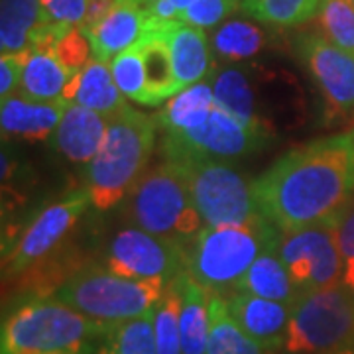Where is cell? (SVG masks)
<instances>
[{
	"label": "cell",
	"instance_id": "9a60e30c",
	"mask_svg": "<svg viewBox=\"0 0 354 354\" xmlns=\"http://www.w3.org/2000/svg\"><path fill=\"white\" fill-rule=\"evenodd\" d=\"M109 130V116L85 109L77 102L65 106L51 142L55 150L69 162L88 165L99 153Z\"/></svg>",
	"mask_w": 354,
	"mask_h": 354
},
{
	"label": "cell",
	"instance_id": "f35d334b",
	"mask_svg": "<svg viewBox=\"0 0 354 354\" xmlns=\"http://www.w3.org/2000/svg\"><path fill=\"white\" fill-rule=\"evenodd\" d=\"M81 354H91V351H88V353H81Z\"/></svg>",
	"mask_w": 354,
	"mask_h": 354
},
{
	"label": "cell",
	"instance_id": "8992f818",
	"mask_svg": "<svg viewBox=\"0 0 354 354\" xmlns=\"http://www.w3.org/2000/svg\"><path fill=\"white\" fill-rule=\"evenodd\" d=\"M164 279H132L106 266L85 264L55 291V297L102 327L152 315L164 297Z\"/></svg>",
	"mask_w": 354,
	"mask_h": 354
},
{
	"label": "cell",
	"instance_id": "f1b7e54d",
	"mask_svg": "<svg viewBox=\"0 0 354 354\" xmlns=\"http://www.w3.org/2000/svg\"><path fill=\"white\" fill-rule=\"evenodd\" d=\"M177 276L167 283L164 297L153 309V339H156L158 354H183L181 327H179L181 288Z\"/></svg>",
	"mask_w": 354,
	"mask_h": 354
},
{
	"label": "cell",
	"instance_id": "e0dca14e",
	"mask_svg": "<svg viewBox=\"0 0 354 354\" xmlns=\"http://www.w3.org/2000/svg\"><path fill=\"white\" fill-rule=\"evenodd\" d=\"M67 104L65 101H38L18 91L2 99L0 104L2 134L34 142L51 138Z\"/></svg>",
	"mask_w": 354,
	"mask_h": 354
},
{
	"label": "cell",
	"instance_id": "1f68e13d",
	"mask_svg": "<svg viewBox=\"0 0 354 354\" xmlns=\"http://www.w3.org/2000/svg\"><path fill=\"white\" fill-rule=\"evenodd\" d=\"M53 51H55L59 64L64 65L65 71L71 77L81 73L87 67L88 62L95 57L91 39L79 26L67 28L64 34L59 36V39L55 41Z\"/></svg>",
	"mask_w": 354,
	"mask_h": 354
},
{
	"label": "cell",
	"instance_id": "52a82bcc",
	"mask_svg": "<svg viewBox=\"0 0 354 354\" xmlns=\"http://www.w3.org/2000/svg\"><path fill=\"white\" fill-rule=\"evenodd\" d=\"M124 218L158 239L187 242L203 227L183 169L165 160L140 177L127 197Z\"/></svg>",
	"mask_w": 354,
	"mask_h": 354
},
{
	"label": "cell",
	"instance_id": "484cf974",
	"mask_svg": "<svg viewBox=\"0 0 354 354\" xmlns=\"http://www.w3.org/2000/svg\"><path fill=\"white\" fill-rule=\"evenodd\" d=\"M91 354H158L153 339V313L106 329L95 342Z\"/></svg>",
	"mask_w": 354,
	"mask_h": 354
},
{
	"label": "cell",
	"instance_id": "5b68a950",
	"mask_svg": "<svg viewBox=\"0 0 354 354\" xmlns=\"http://www.w3.org/2000/svg\"><path fill=\"white\" fill-rule=\"evenodd\" d=\"M215 102L244 124L276 136L279 128L304 120V95L297 81L258 65L225 67L213 79Z\"/></svg>",
	"mask_w": 354,
	"mask_h": 354
},
{
	"label": "cell",
	"instance_id": "44dd1931",
	"mask_svg": "<svg viewBox=\"0 0 354 354\" xmlns=\"http://www.w3.org/2000/svg\"><path fill=\"white\" fill-rule=\"evenodd\" d=\"M177 279H179V288H181V309H179L181 348H183V354H205L207 353V337H209V295H211V291L191 278L185 270L179 272Z\"/></svg>",
	"mask_w": 354,
	"mask_h": 354
},
{
	"label": "cell",
	"instance_id": "4fadbf2b",
	"mask_svg": "<svg viewBox=\"0 0 354 354\" xmlns=\"http://www.w3.org/2000/svg\"><path fill=\"white\" fill-rule=\"evenodd\" d=\"M301 64L337 114L354 113V53L335 46L323 34H301L295 41Z\"/></svg>",
	"mask_w": 354,
	"mask_h": 354
},
{
	"label": "cell",
	"instance_id": "3957f363",
	"mask_svg": "<svg viewBox=\"0 0 354 354\" xmlns=\"http://www.w3.org/2000/svg\"><path fill=\"white\" fill-rule=\"evenodd\" d=\"M104 330L55 295H30L4 317L0 354L88 353Z\"/></svg>",
	"mask_w": 354,
	"mask_h": 354
},
{
	"label": "cell",
	"instance_id": "836d02e7",
	"mask_svg": "<svg viewBox=\"0 0 354 354\" xmlns=\"http://www.w3.org/2000/svg\"><path fill=\"white\" fill-rule=\"evenodd\" d=\"M51 22L62 26H81L85 18L87 0H39Z\"/></svg>",
	"mask_w": 354,
	"mask_h": 354
},
{
	"label": "cell",
	"instance_id": "603a6c76",
	"mask_svg": "<svg viewBox=\"0 0 354 354\" xmlns=\"http://www.w3.org/2000/svg\"><path fill=\"white\" fill-rule=\"evenodd\" d=\"M234 291H246L288 305L293 304L301 293V290L293 283L286 264L281 262L278 248H268L260 254Z\"/></svg>",
	"mask_w": 354,
	"mask_h": 354
},
{
	"label": "cell",
	"instance_id": "5bb4252c",
	"mask_svg": "<svg viewBox=\"0 0 354 354\" xmlns=\"http://www.w3.org/2000/svg\"><path fill=\"white\" fill-rule=\"evenodd\" d=\"M225 297L234 321L266 351L276 353L286 344L291 305L264 299L246 291H230Z\"/></svg>",
	"mask_w": 354,
	"mask_h": 354
},
{
	"label": "cell",
	"instance_id": "d6a6232c",
	"mask_svg": "<svg viewBox=\"0 0 354 354\" xmlns=\"http://www.w3.org/2000/svg\"><path fill=\"white\" fill-rule=\"evenodd\" d=\"M242 0H195L187 10L181 12V22L195 28H215L239 10Z\"/></svg>",
	"mask_w": 354,
	"mask_h": 354
},
{
	"label": "cell",
	"instance_id": "74e56055",
	"mask_svg": "<svg viewBox=\"0 0 354 354\" xmlns=\"http://www.w3.org/2000/svg\"><path fill=\"white\" fill-rule=\"evenodd\" d=\"M342 283L354 290V258L344 264V278H342Z\"/></svg>",
	"mask_w": 354,
	"mask_h": 354
},
{
	"label": "cell",
	"instance_id": "ba28073f",
	"mask_svg": "<svg viewBox=\"0 0 354 354\" xmlns=\"http://www.w3.org/2000/svg\"><path fill=\"white\" fill-rule=\"evenodd\" d=\"M187 177L191 197L205 227L246 225L262 216L254 195V179L221 160L174 162Z\"/></svg>",
	"mask_w": 354,
	"mask_h": 354
},
{
	"label": "cell",
	"instance_id": "6da1fadb",
	"mask_svg": "<svg viewBox=\"0 0 354 354\" xmlns=\"http://www.w3.org/2000/svg\"><path fill=\"white\" fill-rule=\"evenodd\" d=\"M260 213L281 232L333 223L354 197V132L304 144L254 179Z\"/></svg>",
	"mask_w": 354,
	"mask_h": 354
},
{
	"label": "cell",
	"instance_id": "8d00e7d4",
	"mask_svg": "<svg viewBox=\"0 0 354 354\" xmlns=\"http://www.w3.org/2000/svg\"><path fill=\"white\" fill-rule=\"evenodd\" d=\"M114 0H87V8H85V18L83 24L79 26L87 36H91L101 22L109 16V12L113 10Z\"/></svg>",
	"mask_w": 354,
	"mask_h": 354
},
{
	"label": "cell",
	"instance_id": "ab89813d",
	"mask_svg": "<svg viewBox=\"0 0 354 354\" xmlns=\"http://www.w3.org/2000/svg\"><path fill=\"white\" fill-rule=\"evenodd\" d=\"M268 354H276V353H268Z\"/></svg>",
	"mask_w": 354,
	"mask_h": 354
},
{
	"label": "cell",
	"instance_id": "9c48e42d",
	"mask_svg": "<svg viewBox=\"0 0 354 354\" xmlns=\"http://www.w3.org/2000/svg\"><path fill=\"white\" fill-rule=\"evenodd\" d=\"M274 136L244 124L236 116L215 104L201 127L183 132H165L162 153L169 162L221 160L232 162L260 152Z\"/></svg>",
	"mask_w": 354,
	"mask_h": 354
},
{
	"label": "cell",
	"instance_id": "d4e9b609",
	"mask_svg": "<svg viewBox=\"0 0 354 354\" xmlns=\"http://www.w3.org/2000/svg\"><path fill=\"white\" fill-rule=\"evenodd\" d=\"M262 344L234 321L228 311L227 297L211 291L209 295V337L205 354H268Z\"/></svg>",
	"mask_w": 354,
	"mask_h": 354
},
{
	"label": "cell",
	"instance_id": "e575fe53",
	"mask_svg": "<svg viewBox=\"0 0 354 354\" xmlns=\"http://www.w3.org/2000/svg\"><path fill=\"white\" fill-rule=\"evenodd\" d=\"M335 234L344 264L354 258V197L335 218Z\"/></svg>",
	"mask_w": 354,
	"mask_h": 354
},
{
	"label": "cell",
	"instance_id": "60d3db41",
	"mask_svg": "<svg viewBox=\"0 0 354 354\" xmlns=\"http://www.w3.org/2000/svg\"><path fill=\"white\" fill-rule=\"evenodd\" d=\"M353 2H354V0H353Z\"/></svg>",
	"mask_w": 354,
	"mask_h": 354
},
{
	"label": "cell",
	"instance_id": "f546056e",
	"mask_svg": "<svg viewBox=\"0 0 354 354\" xmlns=\"http://www.w3.org/2000/svg\"><path fill=\"white\" fill-rule=\"evenodd\" d=\"M321 34L342 50L354 53V2L323 0L317 12Z\"/></svg>",
	"mask_w": 354,
	"mask_h": 354
},
{
	"label": "cell",
	"instance_id": "4316f807",
	"mask_svg": "<svg viewBox=\"0 0 354 354\" xmlns=\"http://www.w3.org/2000/svg\"><path fill=\"white\" fill-rule=\"evenodd\" d=\"M266 34L246 20H227L213 34V51L223 62H246L264 50Z\"/></svg>",
	"mask_w": 354,
	"mask_h": 354
},
{
	"label": "cell",
	"instance_id": "cb8c5ba5",
	"mask_svg": "<svg viewBox=\"0 0 354 354\" xmlns=\"http://www.w3.org/2000/svg\"><path fill=\"white\" fill-rule=\"evenodd\" d=\"M73 102L95 113L113 116L127 106V97L118 88L109 62L93 57L87 67L77 75V91Z\"/></svg>",
	"mask_w": 354,
	"mask_h": 354
},
{
	"label": "cell",
	"instance_id": "4dcf8cb0",
	"mask_svg": "<svg viewBox=\"0 0 354 354\" xmlns=\"http://www.w3.org/2000/svg\"><path fill=\"white\" fill-rule=\"evenodd\" d=\"M113 77L122 95L130 101L148 106V93H146V73H144V59L140 44L118 53L111 62Z\"/></svg>",
	"mask_w": 354,
	"mask_h": 354
},
{
	"label": "cell",
	"instance_id": "7402d4cb",
	"mask_svg": "<svg viewBox=\"0 0 354 354\" xmlns=\"http://www.w3.org/2000/svg\"><path fill=\"white\" fill-rule=\"evenodd\" d=\"M215 91L209 81H199L183 87L169 101H165L162 111L156 114L158 127L164 132H183L201 127L215 109Z\"/></svg>",
	"mask_w": 354,
	"mask_h": 354
},
{
	"label": "cell",
	"instance_id": "d6986e66",
	"mask_svg": "<svg viewBox=\"0 0 354 354\" xmlns=\"http://www.w3.org/2000/svg\"><path fill=\"white\" fill-rule=\"evenodd\" d=\"M51 22L39 0H2L0 2V51L20 55L32 48L34 36Z\"/></svg>",
	"mask_w": 354,
	"mask_h": 354
},
{
	"label": "cell",
	"instance_id": "8fae6325",
	"mask_svg": "<svg viewBox=\"0 0 354 354\" xmlns=\"http://www.w3.org/2000/svg\"><path fill=\"white\" fill-rule=\"evenodd\" d=\"M91 197L87 189L73 191L65 199L51 203L34 216L8 250H4L2 272L6 278L24 274L28 268L46 260L75 227L77 221L88 209Z\"/></svg>",
	"mask_w": 354,
	"mask_h": 354
},
{
	"label": "cell",
	"instance_id": "ac0fdd59",
	"mask_svg": "<svg viewBox=\"0 0 354 354\" xmlns=\"http://www.w3.org/2000/svg\"><path fill=\"white\" fill-rule=\"evenodd\" d=\"M167 41H169L171 64H174L179 91L193 83H199L209 75L213 59H211L209 39L203 28L176 22L167 32Z\"/></svg>",
	"mask_w": 354,
	"mask_h": 354
},
{
	"label": "cell",
	"instance_id": "2e32d148",
	"mask_svg": "<svg viewBox=\"0 0 354 354\" xmlns=\"http://www.w3.org/2000/svg\"><path fill=\"white\" fill-rule=\"evenodd\" d=\"M150 16L142 0H114L113 10L88 36L95 57L111 64L118 53L136 46L148 30Z\"/></svg>",
	"mask_w": 354,
	"mask_h": 354
},
{
	"label": "cell",
	"instance_id": "30bf717a",
	"mask_svg": "<svg viewBox=\"0 0 354 354\" xmlns=\"http://www.w3.org/2000/svg\"><path fill=\"white\" fill-rule=\"evenodd\" d=\"M278 254L293 283L301 291L323 290L342 283L344 258L337 244L335 221L283 232Z\"/></svg>",
	"mask_w": 354,
	"mask_h": 354
},
{
	"label": "cell",
	"instance_id": "7c38bea8",
	"mask_svg": "<svg viewBox=\"0 0 354 354\" xmlns=\"http://www.w3.org/2000/svg\"><path fill=\"white\" fill-rule=\"evenodd\" d=\"M104 266L124 278L164 279L169 283L185 270L183 244L158 239L142 228H124L109 244Z\"/></svg>",
	"mask_w": 354,
	"mask_h": 354
},
{
	"label": "cell",
	"instance_id": "d590c367",
	"mask_svg": "<svg viewBox=\"0 0 354 354\" xmlns=\"http://www.w3.org/2000/svg\"><path fill=\"white\" fill-rule=\"evenodd\" d=\"M22 62H24V53L0 57V99H8L14 93H18L16 88H20Z\"/></svg>",
	"mask_w": 354,
	"mask_h": 354
},
{
	"label": "cell",
	"instance_id": "ffe728a7",
	"mask_svg": "<svg viewBox=\"0 0 354 354\" xmlns=\"http://www.w3.org/2000/svg\"><path fill=\"white\" fill-rule=\"evenodd\" d=\"M69 79L53 48H30L24 53L20 93L38 101H64Z\"/></svg>",
	"mask_w": 354,
	"mask_h": 354
},
{
	"label": "cell",
	"instance_id": "277c9868",
	"mask_svg": "<svg viewBox=\"0 0 354 354\" xmlns=\"http://www.w3.org/2000/svg\"><path fill=\"white\" fill-rule=\"evenodd\" d=\"M281 234L264 215L246 225L203 227L183 242L185 272L203 288L227 295L236 290L260 254L278 248Z\"/></svg>",
	"mask_w": 354,
	"mask_h": 354
},
{
	"label": "cell",
	"instance_id": "83f0119b",
	"mask_svg": "<svg viewBox=\"0 0 354 354\" xmlns=\"http://www.w3.org/2000/svg\"><path fill=\"white\" fill-rule=\"evenodd\" d=\"M323 0H242L241 8L254 20L274 28H295L313 20Z\"/></svg>",
	"mask_w": 354,
	"mask_h": 354
},
{
	"label": "cell",
	"instance_id": "7a4b0ae2",
	"mask_svg": "<svg viewBox=\"0 0 354 354\" xmlns=\"http://www.w3.org/2000/svg\"><path fill=\"white\" fill-rule=\"evenodd\" d=\"M153 116L124 106L109 116V130L99 153L85 169V189L99 211H109L128 197L146 174L156 144Z\"/></svg>",
	"mask_w": 354,
	"mask_h": 354
}]
</instances>
